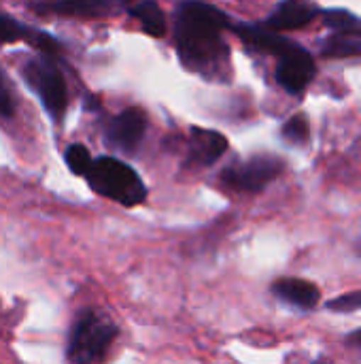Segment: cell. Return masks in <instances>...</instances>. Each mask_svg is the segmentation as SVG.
Segmentation results:
<instances>
[{"mask_svg":"<svg viewBox=\"0 0 361 364\" xmlns=\"http://www.w3.org/2000/svg\"><path fill=\"white\" fill-rule=\"evenodd\" d=\"M347 346H349L351 350H355V352H360L361 354V328L360 331H355V333H351V335L347 337Z\"/></svg>","mask_w":361,"mask_h":364,"instance_id":"44dd1931","label":"cell"},{"mask_svg":"<svg viewBox=\"0 0 361 364\" xmlns=\"http://www.w3.org/2000/svg\"><path fill=\"white\" fill-rule=\"evenodd\" d=\"M360 247H361V243H360Z\"/></svg>","mask_w":361,"mask_h":364,"instance_id":"7402d4cb","label":"cell"},{"mask_svg":"<svg viewBox=\"0 0 361 364\" xmlns=\"http://www.w3.org/2000/svg\"><path fill=\"white\" fill-rule=\"evenodd\" d=\"M272 294L281 299L287 305H294L298 309H313L319 303V288L306 279H279L272 284Z\"/></svg>","mask_w":361,"mask_h":364,"instance_id":"8fae6325","label":"cell"},{"mask_svg":"<svg viewBox=\"0 0 361 364\" xmlns=\"http://www.w3.org/2000/svg\"><path fill=\"white\" fill-rule=\"evenodd\" d=\"M36 11H53L64 15H98L109 9L104 2H51V4H34Z\"/></svg>","mask_w":361,"mask_h":364,"instance_id":"9a60e30c","label":"cell"},{"mask_svg":"<svg viewBox=\"0 0 361 364\" xmlns=\"http://www.w3.org/2000/svg\"><path fill=\"white\" fill-rule=\"evenodd\" d=\"M315 75H317L315 60L304 47L279 58V66L274 73L277 83L289 94H302L309 87V83L315 79Z\"/></svg>","mask_w":361,"mask_h":364,"instance_id":"52a82bcc","label":"cell"},{"mask_svg":"<svg viewBox=\"0 0 361 364\" xmlns=\"http://www.w3.org/2000/svg\"><path fill=\"white\" fill-rule=\"evenodd\" d=\"M321 49L326 55H357L361 53V26L343 32H330Z\"/></svg>","mask_w":361,"mask_h":364,"instance_id":"4fadbf2b","label":"cell"},{"mask_svg":"<svg viewBox=\"0 0 361 364\" xmlns=\"http://www.w3.org/2000/svg\"><path fill=\"white\" fill-rule=\"evenodd\" d=\"M283 171V162L277 156L260 154L245 162L230 164L221 173V183L238 192H260L274 181Z\"/></svg>","mask_w":361,"mask_h":364,"instance_id":"5b68a950","label":"cell"},{"mask_svg":"<svg viewBox=\"0 0 361 364\" xmlns=\"http://www.w3.org/2000/svg\"><path fill=\"white\" fill-rule=\"evenodd\" d=\"M319 13V6L313 2H300V0H287L281 2L270 17L264 21L266 28L274 30V32H283V30H298L302 26H306L309 21L315 19V15Z\"/></svg>","mask_w":361,"mask_h":364,"instance_id":"30bf717a","label":"cell"},{"mask_svg":"<svg viewBox=\"0 0 361 364\" xmlns=\"http://www.w3.org/2000/svg\"><path fill=\"white\" fill-rule=\"evenodd\" d=\"M230 28L253 49L264 51V53H272V55H287L298 51L302 45H298L296 41L266 28L264 23H230Z\"/></svg>","mask_w":361,"mask_h":364,"instance_id":"ba28073f","label":"cell"},{"mask_svg":"<svg viewBox=\"0 0 361 364\" xmlns=\"http://www.w3.org/2000/svg\"><path fill=\"white\" fill-rule=\"evenodd\" d=\"M323 21L332 32H343V30H351V28L361 26L360 17L353 15L351 11H345V9H326Z\"/></svg>","mask_w":361,"mask_h":364,"instance_id":"ac0fdd59","label":"cell"},{"mask_svg":"<svg viewBox=\"0 0 361 364\" xmlns=\"http://www.w3.org/2000/svg\"><path fill=\"white\" fill-rule=\"evenodd\" d=\"M330 311L334 314H351V311H360L361 309V290H353V292H347L334 301H330L326 305Z\"/></svg>","mask_w":361,"mask_h":364,"instance_id":"d6986e66","label":"cell"},{"mask_svg":"<svg viewBox=\"0 0 361 364\" xmlns=\"http://www.w3.org/2000/svg\"><path fill=\"white\" fill-rule=\"evenodd\" d=\"M283 139L291 145H304L309 141L311 128H309V119L304 113H298L294 117H289L283 126Z\"/></svg>","mask_w":361,"mask_h":364,"instance_id":"2e32d148","label":"cell"},{"mask_svg":"<svg viewBox=\"0 0 361 364\" xmlns=\"http://www.w3.org/2000/svg\"><path fill=\"white\" fill-rule=\"evenodd\" d=\"M64 158H66L68 168H70L74 175H79V177H85L87 171H89V166H91V162H94L89 149H87L85 145H81V143L70 145V147L66 149Z\"/></svg>","mask_w":361,"mask_h":364,"instance_id":"e0dca14e","label":"cell"},{"mask_svg":"<svg viewBox=\"0 0 361 364\" xmlns=\"http://www.w3.org/2000/svg\"><path fill=\"white\" fill-rule=\"evenodd\" d=\"M130 15L140 21L147 34L157 36V38L166 34V17L155 2H138L130 6Z\"/></svg>","mask_w":361,"mask_h":364,"instance_id":"5bb4252c","label":"cell"},{"mask_svg":"<svg viewBox=\"0 0 361 364\" xmlns=\"http://www.w3.org/2000/svg\"><path fill=\"white\" fill-rule=\"evenodd\" d=\"M13 113H15V98L6 75L0 68V117H11Z\"/></svg>","mask_w":361,"mask_h":364,"instance_id":"ffe728a7","label":"cell"},{"mask_svg":"<svg viewBox=\"0 0 361 364\" xmlns=\"http://www.w3.org/2000/svg\"><path fill=\"white\" fill-rule=\"evenodd\" d=\"M228 149V139L215 130L191 128L189 130V151L187 162L191 166H211Z\"/></svg>","mask_w":361,"mask_h":364,"instance_id":"9c48e42d","label":"cell"},{"mask_svg":"<svg viewBox=\"0 0 361 364\" xmlns=\"http://www.w3.org/2000/svg\"><path fill=\"white\" fill-rule=\"evenodd\" d=\"M147 130V117L140 109L130 107L115 115L106 126V143L123 154H134Z\"/></svg>","mask_w":361,"mask_h":364,"instance_id":"8992f818","label":"cell"},{"mask_svg":"<svg viewBox=\"0 0 361 364\" xmlns=\"http://www.w3.org/2000/svg\"><path fill=\"white\" fill-rule=\"evenodd\" d=\"M26 85L40 98L45 111L60 122L68 107V90L62 70L49 58H32L21 66Z\"/></svg>","mask_w":361,"mask_h":364,"instance_id":"277c9868","label":"cell"},{"mask_svg":"<svg viewBox=\"0 0 361 364\" xmlns=\"http://www.w3.org/2000/svg\"><path fill=\"white\" fill-rule=\"evenodd\" d=\"M230 28L223 11L204 2H185L174 17V38L183 64L206 79H223L228 45L221 32Z\"/></svg>","mask_w":361,"mask_h":364,"instance_id":"6da1fadb","label":"cell"},{"mask_svg":"<svg viewBox=\"0 0 361 364\" xmlns=\"http://www.w3.org/2000/svg\"><path fill=\"white\" fill-rule=\"evenodd\" d=\"M85 179L96 194L123 207L140 205L147 198V188L143 179L136 175V171H132V166L117 158L104 156L94 160Z\"/></svg>","mask_w":361,"mask_h":364,"instance_id":"7a4b0ae2","label":"cell"},{"mask_svg":"<svg viewBox=\"0 0 361 364\" xmlns=\"http://www.w3.org/2000/svg\"><path fill=\"white\" fill-rule=\"evenodd\" d=\"M117 337V326L94 309L83 311L68 337L66 358L70 364H98L104 360Z\"/></svg>","mask_w":361,"mask_h":364,"instance_id":"3957f363","label":"cell"},{"mask_svg":"<svg viewBox=\"0 0 361 364\" xmlns=\"http://www.w3.org/2000/svg\"><path fill=\"white\" fill-rule=\"evenodd\" d=\"M30 41L32 45H36L40 51L45 53H57L60 51V45L55 38H51L49 34L40 32V30H34V28H28L15 19H11L9 15H0V43H9V41Z\"/></svg>","mask_w":361,"mask_h":364,"instance_id":"7c38bea8","label":"cell"}]
</instances>
